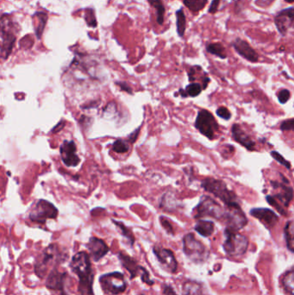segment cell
<instances>
[{"label":"cell","instance_id":"obj_11","mask_svg":"<svg viewBox=\"0 0 294 295\" xmlns=\"http://www.w3.org/2000/svg\"><path fill=\"white\" fill-rule=\"evenodd\" d=\"M153 252L160 266L166 272L176 273L178 270V261L176 260L174 252L168 248H162L159 246H154Z\"/></svg>","mask_w":294,"mask_h":295},{"label":"cell","instance_id":"obj_7","mask_svg":"<svg viewBox=\"0 0 294 295\" xmlns=\"http://www.w3.org/2000/svg\"><path fill=\"white\" fill-rule=\"evenodd\" d=\"M100 282L104 292L108 295L121 294L126 292L128 286L124 275L120 272H112L103 274L100 278Z\"/></svg>","mask_w":294,"mask_h":295},{"label":"cell","instance_id":"obj_20","mask_svg":"<svg viewBox=\"0 0 294 295\" xmlns=\"http://www.w3.org/2000/svg\"><path fill=\"white\" fill-rule=\"evenodd\" d=\"M64 278H65V274L60 273L57 270H53L51 272L48 278L46 285H47L48 288L52 289V290L63 291V289H64Z\"/></svg>","mask_w":294,"mask_h":295},{"label":"cell","instance_id":"obj_30","mask_svg":"<svg viewBox=\"0 0 294 295\" xmlns=\"http://www.w3.org/2000/svg\"><path fill=\"white\" fill-rule=\"evenodd\" d=\"M183 3L192 13H198L206 7L208 0H183Z\"/></svg>","mask_w":294,"mask_h":295},{"label":"cell","instance_id":"obj_14","mask_svg":"<svg viewBox=\"0 0 294 295\" xmlns=\"http://www.w3.org/2000/svg\"><path fill=\"white\" fill-rule=\"evenodd\" d=\"M251 216L260 221L264 226L271 230L278 223V217L274 211L268 208H253L250 211Z\"/></svg>","mask_w":294,"mask_h":295},{"label":"cell","instance_id":"obj_43","mask_svg":"<svg viewBox=\"0 0 294 295\" xmlns=\"http://www.w3.org/2000/svg\"><path fill=\"white\" fill-rule=\"evenodd\" d=\"M162 292L164 295H178L172 286H169V285H164Z\"/></svg>","mask_w":294,"mask_h":295},{"label":"cell","instance_id":"obj_10","mask_svg":"<svg viewBox=\"0 0 294 295\" xmlns=\"http://www.w3.org/2000/svg\"><path fill=\"white\" fill-rule=\"evenodd\" d=\"M222 221L226 223V228L236 231L242 230L248 224L247 217L242 210L241 205L226 207Z\"/></svg>","mask_w":294,"mask_h":295},{"label":"cell","instance_id":"obj_41","mask_svg":"<svg viewBox=\"0 0 294 295\" xmlns=\"http://www.w3.org/2000/svg\"><path fill=\"white\" fill-rule=\"evenodd\" d=\"M221 0H212V2L210 4V8L208 10V12L210 14H215L218 10L219 5H220Z\"/></svg>","mask_w":294,"mask_h":295},{"label":"cell","instance_id":"obj_5","mask_svg":"<svg viewBox=\"0 0 294 295\" xmlns=\"http://www.w3.org/2000/svg\"><path fill=\"white\" fill-rule=\"evenodd\" d=\"M183 251L194 263H204L210 256L206 246L198 240L192 233H188L183 237Z\"/></svg>","mask_w":294,"mask_h":295},{"label":"cell","instance_id":"obj_27","mask_svg":"<svg viewBox=\"0 0 294 295\" xmlns=\"http://www.w3.org/2000/svg\"><path fill=\"white\" fill-rule=\"evenodd\" d=\"M176 27H177V33L180 38H183L186 33V18L185 13L182 8L176 12Z\"/></svg>","mask_w":294,"mask_h":295},{"label":"cell","instance_id":"obj_31","mask_svg":"<svg viewBox=\"0 0 294 295\" xmlns=\"http://www.w3.org/2000/svg\"><path fill=\"white\" fill-rule=\"evenodd\" d=\"M112 222L114 224H116V226H118V228L120 231H121V234H122V236H124L126 239L128 240L130 246L134 245L136 238H134V234H133L132 230H130L128 227L126 226V225L122 224V223H121V222H118V221L116 220H112Z\"/></svg>","mask_w":294,"mask_h":295},{"label":"cell","instance_id":"obj_9","mask_svg":"<svg viewBox=\"0 0 294 295\" xmlns=\"http://www.w3.org/2000/svg\"><path fill=\"white\" fill-rule=\"evenodd\" d=\"M58 214L57 209L53 204L41 199L34 204V208L30 213V220L39 224H44L48 218H56Z\"/></svg>","mask_w":294,"mask_h":295},{"label":"cell","instance_id":"obj_39","mask_svg":"<svg viewBox=\"0 0 294 295\" xmlns=\"http://www.w3.org/2000/svg\"><path fill=\"white\" fill-rule=\"evenodd\" d=\"M294 119L290 118L283 121L280 124V130L283 131H292L294 130Z\"/></svg>","mask_w":294,"mask_h":295},{"label":"cell","instance_id":"obj_45","mask_svg":"<svg viewBox=\"0 0 294 295\" xmlns=\"http://www.w3.org/2000/svg\"><path fill=\"white\" fill-rule=\"evenodd\" d=\"M141 295H144V294H141Z\"/></svg>","mask_w":294,"mask_h":295},{"label":"cell","instance_id":"obj_25","mask_svg":"<svg viewBox=\"0 0 294 295\" xmlns=\"http://www.w3.org/2000/svg\"><path fill=\"white\" fill-rule=\"evenodd\" d=\"M284 236H285L286 247L292 253L294 251V227L292 221H288L286 224L285 229H284Z\"/></svg>","mask_w":294,"mask_h":295},{"label":"cell","instance_id":"obj_21","mask_svg":"<svg viewBox=\"0 0 294 295\" xmlns=\"http://www.w3.org/2000/svg\"><path fill=\"white\" fill-rule=\"evenodd\" d=\"M194 230H196L200 236L209 237L212 235L215 230V224L212 221L204 220L200 219L194 226Z\"/></svg>","mask_w":294,"mask_h":295},{"label":"cell","instance_id":"obj_15","mask_svg":"<svg viewBox=\"0 0 294 295\" xmlns=\"http://www.w3.org/2000/svg\"><path fill=\"white\" fill-rule=\"evenodd\" d=\"M76 143L72 141H64L62 144L60 145V151L62 162L68 167H76L80 163V158L78 155H76Z\"/></svg>","mask_w":294,"mask_h":295},{"label":"cell","instance_id":"obj_16","mask_svg":"<svg viewBox=\"0 0 294 295\" xmlns=\"http://www.w3.org/2000/svg\"><path fill=\"white\" fill-rule=\"evenodd\" d=\"M232 46L235 49L236 53L244 57V59L247 60L250 62H257L259 61V56L256 51L254 50L253 48L250 45L247 41L242 40L241 38H236Z\"/></svg>","mask_w":294,"mask_h":295},{"label":"cell","instance_id":"obj_4","mask_svg":"<svg viewBox=\"0 0 294 295\" xmlns=\"http://www.w3.org/2000/svg\"><path fill=\"white\" fill-rule=\"evenodd\" d=\"M226 240L222 244L224 250L227 255L232 257H239L247 252L248 248V238L236 230L226 228Z\"/></svg>","mask_w":294,"mask_h":295},{"label":"cell","instance_id":"obj_36","mask_svg":"<svg viewBox=\"0 0 294 295\" xmlns=\"http://www.w3.org/2000/svg\"><path fill=\"white\" fill-rule=\"evenodd\" d=\"M216 113L219 118H222L224 120H230L232 118V113L228 111V109L224 106H220L216 109Z\"/></svg>","mask_w":294,"mask_h":295},{"label":"cell","instance_id":"obj_8","mask_svg":"<svg viewBox=\"0 0 294 295\" xmlns=\"http://www.w3.org/2000/svg\"><path fill=\"white\" fill-rule=\"evenodd\" d=\"M195 127L208 139L213 140L216 138V133L218 131L219 125L214 116L209 111L204 109L198 113L195 120Z\"/></svg>","mask_w":294,"mask_h":295},{"label":"cell","instance_id":"obj_34","mask_svg":"<svg viewBox=\"0 0 294 295\" xmlns=\"http://www.w3.org/2000/svg\"><path fill=\"white\" fill-rule=\"evenodd\" d=\"M266 200L268 202L269 205L272 206L274 208L276 209L280 214L283 215V216H288V213L285 211L284 207H283L282 205H280V203H278V202L272 196L266 195Z\"/></svg>","mask_w":294,"mask_h":295},{"label":"cell","instance_id":"obj_28","mask_svg":"<svg viewBox=\"0 0 294 295\" xmlns=\"http://www.w3.org/2000/svg\"><path fill=\"white\" fill-rule=\"evenodd\" d=\"M34 18L38 20V22L36 27H34V32H36V38L40 39L48 22V15L45 13H36L34 14Z\"/></svg>","mask_w":294,"mask_h":295},{"label":"cell","instance_id":"obj_22","mask_svg":"<svg viewBox=\"0 0 294 295\" xmlns=\"http://www.w3.org/2000/svg\"><path fill=\"white\" fill-rule=\"evenodd\" d=\"M182 292L183 295H206L203 286L195 280H186L183 283Z\"/></svg>","mask_w":294,"mask_h":295},{"label":"cell","instance_id":"obj_3","mask_svg":"<svg viewBox=\"0 0 294 295\" xmlns=\"http://www.w3.org/2000/svg\"><path fill=\"white\" fill-rule=\"evenodd\" d=\"M201 186L208 193L218 198L226 205V207L241 205L238 195L234 193V191L228 189L226 182L222 180H216L214 178H206L202 180Z\"/></svg>","mask_w":294,"mask_h":295},{"label":"cell","instance_id":"obj_12","mask_svg":"<svg viewBox=\"0 0 294 295\" xmlns=\"http://www.w3.org/2000/svg\"><path fill=\"white\" fill-rule=\"evenodd\" d=\"M60 253L56 244L48 246L44 252L42 259L41 261H38L36 264V273H38V276L44 277L46 271H47L48 265H53L56 263L57 258L60 256Z\"/></svg>","mask_w":294,"mask_h":295},{"label":"cell","instance_id":"obj_2","mask_svg":"<svg viewBox=\"0 0 294 295\" xmlns=\"http://www.w3.org/2000/svg\"><path fill=\"white\" fill-rule=\"evenodd\" d=\"M18 30V25L10 16L4 14L0 17V56L4 60H6L12 51Z\"/></svg>","mask_w":294,"mask_h":295},{"label":"cell","instance_id":"obj_33","mask_svg":"<svg viewBox=\"0 0 294 295\" xmlns=\"http://www.w3.org/2000/svg\"><path fill=\"white\" fill-rule=\"evenodd\" d=\"M84 20H86V22L89 27H92V28H96L97 27L98 23L94 9L88 8V9L86 10Z\"/></svg>","mask_w":294,"mask_h":295},{"label":"cell","instance_id":"obj_37","mask_svg":"<svg viewBox=\"0 0 294 295\" xmlns=\"http://www.w3.org/2000/svg\"><path fill=\"white\" fill-rule=\"evenodd\" d=\"M277 96H278V102L284 105V104L288 102V100H290L291 93L288 89H282L278 92Z\"/></svg>","mask_w":294,"mask_h":295},{"label":"cell","instance_id":"obj_40","mask_svg":"<svg viewBox=\"0 0 294 295\" xmlns=\"http://www.w3.org/2000/svg\"><path fill=\"white\" fill-rule=\"evenodd\" d=\"M116 84L122 89V91H124V92L130 93V94H133V90H132V87H130L128 83H126L124 81H118V82H116Z\"/></svg>","mask_w":294,"mask_h":295},{"label":"cell","instance_id":"obj_17","mask_svg":"<svg viewBox=\"0 0 294 295\" xmlns=\"http://www.w3.org/2000/svg\"><path fill=\"white\" fill-rule=\"evenodd\" d=\"M232 137L236 142L240 143L242 146L247 149L250 151L256 150V143L248 134L246 133L242 130L241 125L238 124H234L232 127Z\"/></svg>","mask_w":294,"mask_h":295},{"label":"cell","instance_id":"obj_32","mask_svg":"<svg viewBox=\"0 0 294 295\" xmlns=\"http://www.w3.org/2000/svg\"><path fill=\"white\" fill-rule=\"evenodd\" d=\"M130 149V143L126 140L118 139L113 143L112 150L118 154H124Z\"/></svg>","mask_w":294,"mask_h":295},{"label":"cell","instance_id":"obj_26","mask_svg":"<svg viewBox=\"0 0 294 295\" xmlns=\"http://www.w3.org/2000/svg\"><path fill=\"white\" fill-rule=\"evenodd\" d=\"M151 7H153L154 9L156 10V21L158 25H162L164 24V19H165V13L166 9L164 7L162 0H148Z\"/></svg>","mask_w":294,"mask_h":295},{"label":"cell","instance_id":"obj_35","mask_svg":"<svg viewBox=\"0 0 294 295\" xmlns=\"http://www.w3.org/2000/svg\"><path fill=\"white\" fill-rule=\"evenodd\" d=\"M271 154V156H272V158L276 159V161L278 162V163H280V164L283 165L285 168H288V169H291L292 168V165L290 162L286 161L284 157H283V155H280V153L277 152V151H272V152L270 153Z\"/></svg>","mask_w":294,"mask_h":295},{"label":"cell","instance_id":"obj_38","mask_svg":"<svg viewBox=\"0 0 294 295\" xmlns=\"http://www.w3.org/2000/svg\"><path fill=\"white\" fill-rule=\"evenodd\" d=\"M160 222L162 226L166 230V232L168 233V234H171V235L174 234V227H172V224L170 223V221L166 217H163V216L160 217Z\"/></svg>","mask_w":294,"mask_h":295},{"label":"cell","instance_id":"obj_29","mask_svg":"<svg viewBox=\"0 0 294 295\" xmlns=\"http://www.w3.org/2000/svg\"><path fill=\"white\" fill-rule=\"evenodd\" d=\"M206 50L208 53L212 54L213 56H218L221 59H226L227 54L224 47L219 43L208 44L206 47Z\"/></svg>","mask_w":294,"mask_h":295},{"label":"cell","instance_id":"obj_23","mask_svg":"<svg viewBox=\"0 0 294 295\" xmlns=\"http://www.w3.org/2000/svg\"><path fill=\"white\" fill-rule=\"evenodd\" d=\"M202 90H203V88L200 83L194 82V83L188 85L185 89H180L178 94L183 98H188V97L195 98L200 94Z\"/></svg>","mask_w":294,"mask_h":295},{"label":"cell","instance_id":"obj_18","mask_svg":"<svg viewBox=\"0 0 294 295\" xmlns=\"http://www.w3.org/2000/svg\"><path fill=\"white\" fill-rule=\"evenodd\" d=\"M88 248L94 261H100L109 252V247L107 246L106 242L98 237L90 238Z\"/></svg>","mask_w":294,"mask_h":295},{"label":"cell","instance_id":"obj_24","mask_svg":"<svg viewBox=\"0 0 294 295\" xmlns=\"http://www.w3.org/2000/svg\"><path fill=\"white\" fill-rule=\"evenodd\" d=\"M294 267L286 271L282 278V285L286 292L289 295L294 294Z\"/></svg>","mask_w":294,"mask_h":295},{"label":"cell","instance_id":"obj_1","mask_svg":"<svg viewBox=\"0 0 294 295\" xmlns=\"http://www.w3.org/2000/svg\"><path fill=\"white\" fill-rule=\"evenodd\" d=\"M72 270L78 275L80 279L78 291L82 295H94V273L92 267L90 256L86 252L77 253L70 262Z\"/></svg>","mask_w":294,"mask_h":295},{"label":"cell","instance_id":"obj_19","mask_svg":"<svg viewBox=\"0 0 294 295\" xmlns=\"http://www.w3.org/2000/svg\"><path fill=\"white\" fill-rule=\"evenodd\" d=\"M118 259L121 261L122 267L130 274V279H134L138 275H141L145 269V267L140 266L138 261L124 252H119Z\"/></svg>","mask_w":294,"mask_h":295},{"label":"cell","instance_id":"obj_42","mask_svg":"<svg viewBox=\"0 0 294 295\" xmlns=\"http://www.w3.org/2000/svg\"><path fill=\"white\" fill-rule=\"evenodd\" d=\"M140 131H141V126L140 127H138L136 131H133L130 135V137H128V139L130 141V143H134V142H136V140H138V136H139V133H140Z\"/></svg>","mask_w":294,"mask_h":295},{"label":"cell","instance_id":"obj_6","mask_svg":"<svg viewBox=\"0 0 294 295\" xmlns=\"http://www.w3.org/2000/svg\"><path fill=\"white\" fill-rule=\"evenodd\" d=\"M224 213L226 209L222 208L218 202L210 196H202L200 204L194 209V218L210 217L218 220H222Z\"/></svg>","mask_w":294,"mask_h":295},{"label":"cell","instance_id":"obj_44","mask_svg":"<svg viewBox=\"0 0 294 295\" xmlns=\"http://www.w3.org/2000/svg\"><path fill=\"white\" fill-rule=\"evenodd\" d=\"M285 1L286 3L292 4L294 3V0H285Z\"/></svg>","mask_w":294,"mask_h":295},{"label":"cell","instance_id":"obj_13","mask_svg":"<svg viewBox=\"0 0 294 295\" xmlns=\"http://www.w3.org/2000/svg\"><path fill=\"white\" fill-rule=\"evenodd\" d=\"M294 7H290L288 9H284L278 12V14L274 18V25L278 30L280 34L285 37L288 34V31L294 25Z\"/></svg>","mask_w":294,"mask_h":295}]
</instances>
